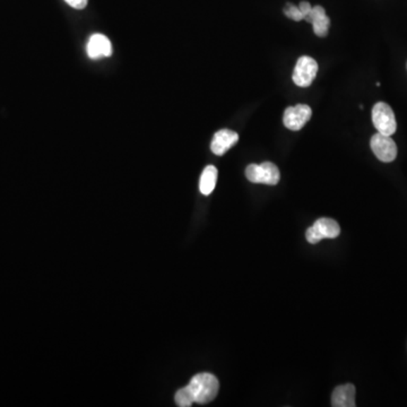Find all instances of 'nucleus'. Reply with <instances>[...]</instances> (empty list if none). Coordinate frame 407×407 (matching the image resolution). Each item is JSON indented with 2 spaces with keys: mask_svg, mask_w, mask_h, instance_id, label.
<instances>
[{
  "mask_svg": "<svg viewBox=\"0 0 407 407\" xmlns=\"http://www.w3.org/2000/svg\"><path fill=\"white\" fill-rule=\"evenodd\" d=\"M194 403L207 404L215 399L219 394V384L217 377L212 373H198L187 384Z\"/></svg>",
  "mask_w": 407,
  "mask_h": 407,
  "instance_id": "1",
  "label": "nucleus"
},
{
  "mask_svg": "<svg viewBox=\"0 0 407 407\" xmlns=\"http://www.w3.org/2000/svg\"><path fill=\"white\" fill-rule=\"evenodd\" d=\"M341 233V228L335 219L322 217L317 219L312 226L308 229L305 238L311 245H316L322 239H335Z\"/></svg>",
  "mask_w": 407,
  "mask_h": 407,
  "instance_id": "2",
  "label": "nucleus"
},
{
  "mask_svg": "<svg viewBox=\"0 0 407 407\" xmlns=\"http://www.w3.org/2000/svg\"><path fill=\"white\" fill-rule=\"evenodd\" d=\"M245 177L253 183L275 186L279 183V168L274 163L264 162L262 164H250L245 169Z\"/></svg>",
  "mask_w": 407,
  "mask_h": 407,
  "instance_id": "3",
  "label": "nucleus"
},
{
  "mask_svg": "<svg viewBox=\"0 0 407 407\" xmlns=\"http://www.w3.org/2000/svg\"><path fill=\"white\" fill-rule=\"evenodd\" d=\"M372 123L378 133L391 136L397 129L395 114L387 103L378 102L372 109Z\"/></svg>",
  "mask_w": 407,
  "mask_h": 407,
  "instance_id": "4",
  "label": "nucleus"
},
{
  "mask_svg": "<svg viewBox=\"0 0 407 407\" xmlns=\"http://www.w3.org/2000/svg\"><path fill=\"white\" fill-rule=\"evenodd\" d=\"M317 73H318V63L316 60L309 56H303L296 61L292 78L296 85L308 87L316 78Z\"/></svg>",
  "mask_w": 407,
  "mask_h": 407,
  "instance_id": "5",
  "label": "nucleus"
},
{
  "mask_svg": "<svg viewBox=\"0 0 407 407\" xmlns=\"http://www.w3.org/2000/svg\"><path fill=\"white\" fill-rule=\"evenodd\" d=\"M370 146L377 159L382 162H393L397 157V146L391 136L377 133L371 138Z\"/></svg>",
  "mask_w": 407,
  "mask_h": 407,
  "instance_id": "6",
  "label": "nucleus"
},
{
  "mask_svg": "<svg viewBox=\"0 0 407 407\" xmlns=\"http://www.w3.org/2000/svg\"><path fill=\"white\" fill-rule=\"evenodd\" d=\"M311 108L307 104H298L296 107H288L283 116V123L290 130H300L305 127V123L310 120Z\"/></svg>",
  "mask_w": 407,
  "mask_h": 407,
  "instance_id": "7",
  "label": "nucleus"
},
{
  "mask_svg": "<svg viewBox=\"0 0 407 407\" xmlns=\"http://www.w3.org/2000/svg\"><path fill=\"white\" fill-rule=\"evenodd\" d=\"M239 140V135L230 129H221L214 135L212 140L211 150L215 155L222 157L232 146L236 145Z\"/></svg>",
  "mask_w": 407,
  "mask_h": 407,
  "instance_id": "8",
  "label": "nucleus"
},
{
  "mask_svg": "<svg viewBox=\"0 0 407 407\" xmlns=\"http://www.w3.org/2000/svg\"><path fill=\"white\" fill-rule=\"evenodd\" d=\"M86 51H87L89 57L93 60L110 57L112 54L111 42L106 35L97 33V35H93L90 37Z\"/></svg>",
  "mask_w": 407,
  "mask_h": 407,
  "instance_id": "9",
  "label": "nucleus"
},
{
  "mask_svg": "<svg viewBox=\"0 0 407 407\" xmlns=\"http://www.w3.org/2000/svg\"><path fill=\"white\" fill-rule=\"evenodd\" d=\"M305 20H307L308 23L312 24L315 35L320 37H326L328 35V30L331 25V18L326 15L324 7H312L311 12L305 16Z\"/></svg>",
  "mask_w": 407,
  "mask_h": 407,
  "instance_id": "10",
  "label": "nucleus"
},
{
  "mask_svg": "<svg viewBox=\"0 0 407 407\" xmlns=\"http://www.w3.org/2000/svg\"><path fill=\"white\" fill-rule=\"evenodd\" d=\"M332 405L334 407H356V387L354 384H346L335 388L332 395Z\"/></svg>",
  "mask_w": 407,
  "mask_h": 407,
  "instance_id": "11",
  "label": "nucleus"
},
{
  "mask_svg": "<svg viewBox=\"0 0 407 407\" xmlns=\"http://www.w3.org/2000/svg\"><path fill=\"white\" fill-rule=\"evenodd\" d=\"M217 169L214 166H207L202 171L200 181V190L202 195L208 196L213 193L217 186Z\"/></svg>",
  "mask_w": 407,
  "mask_h": 407,
  "instance_id": "12",
  "label": "nucleus"
},
{
  "mask_svg": "<svg viewBox=\"0 0 407 407\" xmlns=\"http://www.w3.org/2000/svg\"><path fill=\"white\" fill-rule=\"evenodd\" d=\"M174 401H176V404L180 407H189L194 404V399L191 397L190 391H189L187 386L178 390L176 396H174Z\"/></svg>",
  "mask_w": 407,
  "mask_h": 407,
  "instance_id": "13",
  "label": "nucleus"
},
{
  "mask_svg": "<svg viewBox=\"0 0 407 407\" xmlns=\"http://www.w3.org/2000/svg\"><path fill=\"white\" fill-rule=\"evenodd\" d=\"M283 12H284L285 16H286V18L296 20V22H300V20H305L303 15H302L301 11L299 9V7L296 6V5H293V4H286V5H285L284 9H283Z\"/></svg>",
  "mask_w": 407,
  "mask_h": 407,
  "instance_id": "14",
  "label": "nucleus"
},
{
  "mask_svg": "<svg viewBox=\"0 0 407 407\" xmlns=\"http://www.w3.org/2000/svg\"><path fill=\"white\" fill-rule=\"evenodd\" d=\"M65 1L75 9H84L89 3V0H65Z\"/></svg>",
  "mask_w": 407,
  "mask_h": 407,
  "instance_id": "15",
  "label": "nucleus"
},
{
  "mask_svg": "<svg viewBox=\"0 0 407 407\" xmlns=\"http://www.w3.org/2000/svg\"><path fill=\"white\" fill-rule=\"evenodd\" d=\"M299 9L301 11L303 18H305V16L311 12L312 6H311L310 4L308 3V1H301L299 5Z\"/></svg>",
  "mask_w": 407,
  "mask_h": 407,
  "instance_id": "16",
  "label": "nucleus"
}]
</instances>
